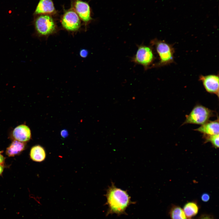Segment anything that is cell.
<instances>
[{
	"instance_id": "cell-1",
	"label": "cell",
	"mask_w": 219,
	"mask_h": 219,
	"mask_svg": "<svg viewBox=\"0 0 219 219\" xmlns=\"http://www.w3.org/2000/svg\"><path fill=\"white\" fill-rule=\"evenodd\" d=\"M105 196L106 199V204L108 207L107 215L126 214V210L127 207L134 203L131 201L126 190L116 187L113 182L107 189Z\"/></svg>"
},
{
	"instance_id": "cell-2",
	"label": "cell",
	"mask_w": 219,
	"mask_h": 219,
	"mask_svg": "<svg viewBox=\"0 0 219 219\" xmlns=\"http://www.w3.org/2000/svg\"><path fill=\"white\" fill-rule=\"evenodd\" d=\"M214 116V111L200 105H197L193 108L190 113L186 116V119L182 125L193 124L202 125Z\"/></svg>"
},
{
	"instance_id": "cell-3",
	"label": "cell",
	"mask_w": 219,
	"mask_h": 219,
	"mask_svg": "<svg viewBox=\"0 0 219 219\" xmlns=\"http://www.w3.org/2000/svg\"><path fill=\"white\" fill-rule=\"evenodd\" d=\"M35 26L37 33L42 35H47L52 33L56 28L53 18L47 15L39 16L35 20Z\"/></svg>"
},
{
	"instance_id": "cell-4",
	"label": "cell",
	"mask_w": 219,
	"mask_h": 219,
	"mask_svg": "<svg viewBox=\"0 0 219 219\" xmlns=\"http://www.w3.org/2000/svg\"><path fill=\"white\" fill-rule=\"evenodd\" d=\"M154 59V56L151 49L148 46L141 45L138 47L133 61L146 69L152 63Z\"/></svg>"
},
{
	"instance_id": "cell-5",
	"label": "cell",
	"mask_w": 219,
	"mask_h": 219,
	"mask_svg": "<svg viewBox=\"0 0 219 219\" xmlns=\"http://www.w3.org/2000/svg\"><path fill=\"white\" fill-rule=\"evenodd\" d=\"M154 44L160 57L159 65H165L172 62L173 50L170 45L161 41H155Z\"/></svg>"
},
{
	"instance_id": "cell-6",
	"label": "cell",
	"mask_w": 219,
	"mask_h": 219,
	"mask_svg": "<svg viewBox=\"0 0 219 219\" xmlns=\"http://www.w3.org/2000/svg\"><path fill=\"white\" fill-rule=\"evenodd\" d=\"M63 26L70 31H75L80 27L81 22L79 17L75 11L72 9L66 11L61 20Z\"/></svg>"
},
{
	"instance_id": "cell-7",
	"label": "cell",
	"mask_w": 219,
	"mask_h": 219,
	"mask_svg": "<svg viewBox=\"0 0 219 219\" xmlns=\"http://www.w3.org/2000/svg\"><path fill=\"white\" fill-rule=\"evenodd\" d=\"M206 90L208 92L215 94L219 97V76L214 75L200 76Z\"/></svg>"
},
{
	"instance_id": "cell-8",
	"label": "cell",
	"mask_w": 219,
	"mask_h": 219,
	"mask_svg": "<svg viewBox=\"0 0 219 219\" xmlns=\"http://www.w3.org/2000/svg\"><path fill=\"white\" fill-rule=\"evenodd\" d=\"M12 136L14 140L25 143L31 139V131L27 126L21 124L16 127L13 129Z\"/></svg>"
},
{
	"instance_id": "cell-9",
	"label": "cell",
	"mask_w": 219,
	"mask_h": 219,
	"mask_svg": "<svg viewBox=\"0 0 219 219\" xmlns=\"http://www.w3.org/2000/svg\"><path fill=\"white\" fill-rule=\"evenodd\" d=\"M74 7L75 11L83 21L87 22L91 19L90 7L88 3L81 0H76Z\"/></svg>"
},
{
	"instance_id": "cell-10",
	"label": "cell",
	"mask_w": 219,
	"mask_h": 219,
	"mask_svg": "<svg viewBox=\"0 0 219 219\" xmlns=\"http://www.w3.org/2000/svg\"><path fill=\"white\" fill-rule=\"evenodd\" d=\"M203 134L214 135L219 134V119L213 121H209L201 125L199 128L194 130Z\"/></svg>"
},
{
	"instance_id": "cell-11",
	"label": "cell",
	"mask_w": 219,
	"mask_h": 219,
	"mask_svg": "<svg viewBox=\"0 0 219 219\" xmlns=\"http://www.w3.org/2000/svg\"><path fill=\"white\" fill-rule=\"evenodd\" d=\"M56 11L52 0H40L36 6L35 13L36 14H52Z\"/></svg>"
},
{
	"instance_id": "cell-12",
	"label": "cell",
	"mask_w": 219,
	"mask_h": 219,
	"mask_svg": "<svg viewBox=\"0 0 219 219\" xmlns=\"http://www.w3.org/2000/svg\"><path fill=\"white\" fill-rule=\"evenodd\" d=\"M31 159L33 161L41 162L46 157V153L43 147L40 145L33 146L31 149L30 154Z\"/></svg>"
},
{
	"instance_id": "cell-13",
	"label": "cell",
	"mask_w": 219,
	"mask_h": 219,
	"mask_svg": "<svg viewBox=\"0 0 219 219\" xmlns=\"http://www.w3.org/2000/svg\"><path fill=\"white\" fill-rule=\"evenodd\" d=\"M25 147V143L14 140L6 148V154L9 157H13L21 152Z\"/></svg>"
},
{
	"instance_id": "cell-14",
	"label": "cell",
	"mask_w": 219,
	"mask_h": 219,
	"mask_svg": "<svg viewBox=\"0 0 219 219\" xmlns=\"http://www.w3.org/2000/svg\"><path fill=\"white\" fill-rule=\"evenodd\" d=\"M199 207L196 203L193 202L186 203L183 207V210L186 217L190 218L196 215L198 213Z\"/></svg>"
},
{
	"instance_id": "cell-15",
	"label": "cell",
	"mask_w": 219,
	"mask_h": 219,
	"mask_svg": "<svg viewBox=\"0 0 219 219\" xmlns=\"http://www.w3.org/2000/svg\"><path fill=\"white\" fill-rule=\"evenodd\" d=\"M169 214L171 219H186L183 210L178 206H173L170 210Z\"/></svg>"
},
{
	"instance_id": "cell-16",
	"label": "cell",
	"mask_w": 219,
	"mask_h": 219,
	"mask_svg": "<svg viewBox=\"0 0 219 219\" xmlns=\"http://www.w3.org/2000/svg\"><path fill=\"white\" fill-rule=\"evenodd\" d=\"M203 136L207 141L210 142L215 147H219V136L218 134L207 135L204 134Z\"/></svg>"
},
{
	"instance_id": "cell-17",
	"label": "cell",
	"mask_w": 219,
	"mask_h": 219,
	"mask_svg": "<svg viewBox=\"0 0 219 219\" xmlns=\"http://www.w3.org/2000/svg\"><path fill=\"white\" fill-rule=\"evenodd\" d=\"M201 199L203 201L207 202L210 199V196L207 193H204L202 195Z\"/></svg>"
},
{
	"instance_id": "cell-18",
	"label": "cell",
	"mask_w": 219,
	"mask_h": 219,
	"mask_svg": "<svg viewBox=\"0 0 219 219\" xmlns=\"http://www.w3.org/2000/svg\"><path fill=\"white\" fill-rule=\"evenodd\" d=\"M88 54V52L86 50L82 49L80 51V55L82 57H85L87 56Z\"/></svg>"
},
{
	"instance_id": "cell-19",
	"label": "cell",
	"mask_w": 219,
	"mask_h": 219,
	"mask_svg": "<svg viewBox=\"0 0 219 219\" xmlns=\"http://www.w3.org/2000/svg\"><path fill=\"white\" fill-rule=\"evenodd\" d=\"M199 219H214L210 216L208 215H203L200 217Z\"/></svg>"
},
{
	"instance_id": "cell-20",
	"label": "cell",
	"mask_w": 219,
	"mask_h": 219,
	"mask_svg": "<svg viewBox=\"0 0 219 219\" xmlns=\"http://www.w3.org/2000/svg\"><path fill=\"white\" fill-rule=\"evenodd\" d=\"M5 161V158L0 153V165L3 164Z\"/></svg>"
},
{
	"instance_id": "cell-21",
	"label": "cell",
	"mask_w": 219,
	"mask_h": 219,
	"mask_svg": "<svg viewBox=\"0 0 219 219\" xmlns=\"http://www.w3.org/2000/svg\"><path fill=\"white\" fill-rule=\"evenodd\" d=\"M4 167L3 165H0V176L2 174L4 169Z\"/></svg>"
},
{
	"instance_id": "cell-22",
	"label": "cell",
	"mask_w": 219,
	"mask_h": 219,
	"mask_svg": "<svg viewBox=\"0 0 219 219\" xmlns=\"http://www.w3.org/2000/svg\"></svg>"
}]
</instances>
